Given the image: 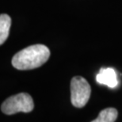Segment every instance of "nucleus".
Masks as SVG:
<instances>
[{
    "label": "nucleus",
    "instance_id": "obj_2",
    "mask_svg": "<svg viewBox=\"0 0 122 122\" xmlns=\"http://www.w3.org/2000/svg\"><path fill=\"white\" fill-rule=\"evenodd\" d=\"M33 108V100L27 93L13 95L5 100L1 106L2 112L6 115H12L19 112L30 113Z\"/></svg>",
    "mask_w": 122,
    "mask_h": 122
},
{
    "label": "nucleus",
    "instance_id": "obj_1",
    "mask_svg": "<svg viewBox=\"0 0 122 122\" xmlns=\"http://www.w3.org/2000/svg\"><path fill=\"white\" fill-rule=\"evenodd\" d=\"M50 50L44 45H33L17 52L11 63L18 70L25 71L37 68L49 59Z\"/></svg>",
    "mask_w": 122,
    "mask_h": 122
},
{
    "label": "nucleus",
    "instance_id": "obj_3",
    "mask_svg": "<svg viewBox=\"0 0 122 122\" xmlns=\"http://www.w3.org/2000/svg\"><path fill=\"white\" fill-rule=\"evenodd\" d=\"M91 88L88 82L81 76H75L71 81V101L77 108H82L88 102Z\"/></svg>",
    "mask_w": 122,
    "mask_h": 122
},
{
    "label": "nucleus",
    "instance_id": "obj_5",
    "mask_svg": "<svg viewBox=\"0 0 122 122\" xmlns=\"http://www.w3.org/2000/svg\"><path fill=\"white\" fill-rule=\"evenodd\" d=\"M11 18L6 14L0 15V45H3L10 33Z\"/></svg>",
    "mask_w": 122,
    "mask_h": 122
},
{
    "label": "nucleus",
    "instance_id": "obj_4",
    "mask_svg": "<svg viewBox=\"0 0 122 122\" xmlns=\"http://www.w3.org/2000/svg\"><path fill=\"white\" fill-rule=\"evenodd\" d=\"M96 79L98 83L106 85L110 88H115L118 84L117 72L112 67L101 68L97 75Z\"/></svg>",
    "mask_w": 122,
    "mask_h": 122
},
{
    "label": "nucleus",
    "instance_id": "obj_6",
    "mask_svg": "<svg viewBox=\"0 0 122 122\" xmlns=\"http://www.w3.org/2000/svg\"><path fill=\"white\" fill-rule=\"evenodd\" d=\"M118 112L114 108H107L100 112L98 117L91 122H114L117 118Z\"/></svg>",
    "mask_w": 122,
    "mask_h": 122
}]
</instances>
